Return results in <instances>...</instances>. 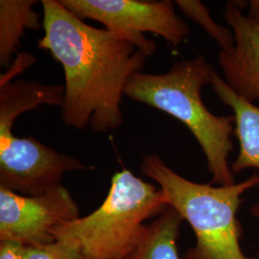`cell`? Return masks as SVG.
I'll return each mask as SVG.
<instances>
[{
  "mask_svg": "<svg viewBox=\"0 0 259 259\" xmlns=\"http://www.w3.org/2000/svg\"><path fill=\"white\" fill-rule=\"evenodd\" d=\"M167 207L159 188L123 169L111 178L110 190L97 209L65 223L54 237L76 246L83 259H126L141 240L145 222Z\"/></svg>",
  "mask_w": 259,
  "mask_h": 259,
  "instance_id": "cell-4",
  "label": "cell"
},
{
  "mask_svg": "<svg viewBox=\"0 0 259 259\" xmlns=\"http://www.w3.org/2000/svg\"><path fill=\"white\" fill-rule=\"evenodd\" d=\"M183 221L182 216L168 206L147 224L139 245L126 259H181L177 243Z\"/></svg>",
  "mask_w": 259,
  "mask_h": 259,
  "instance_id": "cell-11",
  "label": "cell"
},
{
  "mask_svg": "<svg viewBox=\"0 0 259 259\" xmlns=\"http://www.w3.org/2000/svg\"><path fill=\"white\" fill-rule=\"evenodd\" d=\"M180 11L204 29L220 47V51H229L234 47V35L231 28L225 27L213 20L209 10L199 0H177Z\"/></svg>",
  "mask_w": 259,
  "mask_h": 259,
  "instance_id": "cell-12",
  "label": "cell"
},
{
  "mask_svg": "<svg viewBox=\"0 0 259 259\" xmlns=\"http://www.w3.org/2000/svg\"><path fill=\"white\" fill-rule=\"evenodd\" d=\"M0 259H23V246L13 242H0Z\"/></svg>",
  "mask_w": 259,
  "mask_h": 259,
  "instance_id": "cell-15",
  "label": "cell"
},
{
  "mask_svg": "<svg viewBox=\"0 0 259 259\" xmlns=\"http://www.w3.org/2000/svg\"><path fill=\"white\" fill-rule=\"evenodd\" d=\"M79 217L74 198L63 185L38 196H24L0 187V242L45 246L56 241L58 228Z\"/></svg>",
  "mask_w": 259,
  "mask_h": 259,
  "instance_id": "cell-7",
  "label": "cell"
},
{
  "mask_svg": "<svg viewBox=\"0 0 259 259\" xmlns=\"http://www.w3.org/2000/svg\"><path fill=\"white\" fill-rule=\"evenodd\" d=\"M13 127L0 126V187L38 196L62 185L65 173L88 170L76 157L47 147L33 138H17Z\"/></svg>",
  "mask_w": 259,
  "mask_h": 259,
  "instance_id": "cell-6",
  "label": "cell"
},
{
  "mask_svg": "<svg viewBox=\"0 0 259 259\" xmlns=\"http://www.w3.org/2000/svg\"><path fill=\"white\" fill-rule=\"evenodd\" d=\"M23 259H83L80 250L69 243L56 240L40 247H23Z\"/></svg>",
  "mask_w": 259,
  "mask_h": 259,
  "instance_id": "cell-13",
  "label": "cell"
},
{
  "mask_svg": "<svg viewBox=\"0 0 259 259\" xmlns=\"http://www.w3.org/2000/svg\"><path fill=\"white\" fill-rule=\"evenodd\" d=\"M214 68L203 56L171 65L166 73L139 72L130 78L125 95L137 102L166 112L181 121L201 146L211 174L209 184H235L229 164L233 149V116H217L207 110L201 92L211 83Z\"/></svg>",
  "mask_w": 259,
  "mask_h": 259,
  "instance_id": "cell-2",
  "label": "cell"
},
{
  "mask_svg": "<svg viewBox=\"0 0 259 259\" xmlns=\"http://www.w3.org/2000/svg\"><path fill=\"white\" fill-rule=\"evenodd\" d=\"M224 17L234 35V47L220 51L218 62L225 81L249 102L259 100V25L244 15L234 1L226 4Z\"/></svg>",
  "mask_w": 259,
  "mask_h": 259,
  "instance_id": "cell-8",
  "label": "cell"
},
{
  "mask_svg": "<svg viewBox=\"0 0 259 259\" xmlns=\"http://www.w3.org/2000/svg\"><path fill=\"white\" fill-rule=\"evenodd\" d=\"M141 172L155 181L168 206L191 226L196 243L184 259H256L241 249L237 217L242 196L259 185V174L231 185L197 184L179 175L157 155H145Z\"/></svg>",
  "mask_w": 259,
  "mask_h": 259,
  "instance_id": "cell-3",
  "label": "cell"
},
{
  "mask_svg": "<svg viewBox=\"0 0 259 259\" xmlns=\"http://www.w3.org/2000/svg\"><path fill=\"white\" fill-rule=\"evenodd\" d=\"M34 63H35V59L33 56L24 52L20 53L18 56V58L15 60L13 66L10 67L9 71L4 74H1L0 83H9L16 75L19 74V72H22L24 69H26Z\"/></svg>",
  "mask_w": 259,
  "mask_h": 259,
  "instance_id": "cell-14",
  "label": "cell"
},
{
  "mask_svg": "<svg viewBox=\"0 0 259 259\" xmlns=\"http://www.w3.org/2000/svg\"><path fill=\"white\" fill-rule=\"evenodd\" d=\"M41 7L45 35L37 47L64 68V124L77 130L90 125L97 133L119 128L125 89L147 57L126 36L87 24L60 0H42Z\"/></svg>",
  "mask_w": 259,
  "mask_h": 259,
  "instance_id": "cell-1",
  "label": "cell"
},
{
  "mask_svg": "<svg viewBox=\"0 0 259 259\" xmlns=\"http://www.w3.org/2000/svg\"><path fill=\"white\" fill-rule=\"evenodd\" d=\"M81 19L96 20L106 29L129 38L146 57L157 49L145 32L163 37L173 47L181 46L190 34L184 19L177 15L175 2L140 0H60Z\"/></svg>",
  "mask_w": 259,
  "mask_h": 259,
  "instance_id": "cell-5",
  "label": "cell"
},
{
  "mask_svg": "<svg viewBox=\"0 0 259 259\" xmlns=\"http://www.w3.org/2000/svg\"><path fill=\"white\" fill-rule=\"evenodd\" d=\"M210 84L219 100L233 111V133L239 142V152L231 165L232 173L250 168L259 171V107L238 95L216 71Z\"/></svg>",
  "mask_w": 259,
  "mask_h": 259,
  "instance_id": "cell-9",
  "label": "cell"
},
{
  "mask_svg": "<svg viewBox=\"0 0 259 259\" xmlns=\"http://www.w3.org/2000/svg\"><path fill=\"white\" fill-rule=\"evenodd\" d=\"M246 6L249 7L247 17L259 25V0H251L248 4H245L244 7Z\"/></svg>",
  "mask_w": 259,
  "mask_h": 259,
  "instance_id": "cell-16",
  "label": "cell"
},
{
  "mask_svg": "<svg viewBox=\"0 0 259 259\" xmlns=\"http://www.w3.org/2000/svg\"><path fill=\"white\" fill-rule=\"evenodd\" d=\"M34 0L0 1V65L8 67L18 52L26 29L42 28L40 16L33 10Z\"/></svg>",
  "mask_w": 259,
  "mask_h": 259,
  "instance_id": "cell-10",
  "label": "cell"
},
{
  "mask_svg": "<svg viewBox=\"0 0 259 259\" xmlns=\"http://www.w3.org/2000/svg\"><path fill=\"white\" fill-rule=\"evenodd\" d=\"M250 213L253 217L259 219V201L251 205V207L250 208ZM256 259H259V252L258 256H257Z\"/></svg>",
  "mask_w": 259,
  "mask_h": 259,
  "instance_id": "cell-17",
  "label": "cell"
}]
</instances>
